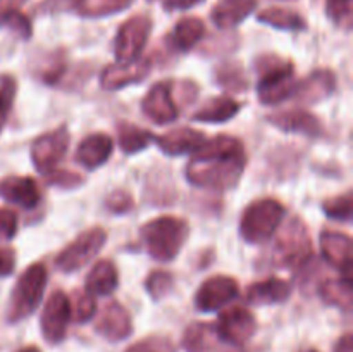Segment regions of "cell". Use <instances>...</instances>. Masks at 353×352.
Masks as SVG:
<instances>
[{"mask_svg":"<svg viewBox=\"0 0 353 352\" xmlns=\"http://www.w3.org/2000/svg\"><path fill=\"white\" fill-rule=\"evenodd\" d=\"M247 166L243 144L230 135L207 138L186 166V179L209 190H231L240 183Z\"/></svg>","mask_w":353,"mask_h":352,"instance_id":"1","label":"cell"},{"mask_svg":"<svg viewBox=\"0 0 353 352\" xmlns=\"http://www.w3.org/2000/svg\"><path fill=\"white\" fill-rule=\"evenodd\" d=\"M140 237L152 259L169 262L188 238V223L176 216H159L141 226Z\"/></svg>","mask_w":353,"mask_h":352,"instance_id":"2","label":"cell"},{"mask_svg":"<svg viewBox=\"0 0 353 352\" xmlns=\"http://www.w3.org/2000/svg\"><path fill=\"white\" fill-rule=\"evenodd\" d=\"M259 72L257 93L264 106H278L293 97L296 88L295 68L292 62L283 61L278 55H262L255 61Z\"/></svg>","mask_w":353,"mask_h":352,"instance_id":"3","label":"cell"},{"mask_svg":"<svg viewBox=\"0 0 353 352\" xmlns=\"http://www.w3.org/2000/svg\"><path fill=\"white\" fill-rule=\"evenodd\" d=\"M47 280L48 271L43 262H34L24 269L10 293L7 321L19 323L34 313V309L40 306L41 299H43Z\"/></svg>","mask_w":353,"mask_h":352,"instance_id":"4","label":"cell"},{"mask_svg":"<svg viewBox=\"0 0 353 352\" xmlns=\"http://www.w3.org/2000/svg\"><path fill=\"white\" fill-rule=\"evenodd\" d=\"M286 207L276 199H261L243 211L240 219V235L248 244H264L274 237L285 219Z\"/></svg>","mask_w":353,"mask_h":352,"instance_id":"5","label":"cell"},{"mask_svg":"<svg viewBox=\"0 0 353 352\" xmlns=\"http://www.w3.org/2000/svg\"><path fill=\"white\" fill-rule=\"evenodd\" d=\"M314 255L309 230L300 217L285 224L274 244L272 259L279 268H300Z\"/></svg>","mask_w":353,"mask_h":352,"instance_id":"6","label":"cell"},{"mask_svg":"<svg viewBox=\"0 0 353 352\" xmlns=\"http://www.w3.org/2000/svg\"><path fill=\"white\" fill-rule=\"evenodd\" d=\"M107 233L103 228L95 226L76 237L61 254L55 257V266L62 273H72L88 264L105 245Z\"/></svg>","mask_w":353,"mask_h":352,"instance_id":"7","label":"cell"},{"mask_svg":"<svg viewBox=\"0 0 353 352\" xmlns=\"http://www.w3.org/2000/svg\"><path fill=\"white\" fill-rule=\"evenodd\" d=\"M152 31V21L147 16L130 17L121 24L114 40V54L117 62H133L141 59L145 45Z\"/></svg>","mask_w":353,"mask_h":352,"instance_id":"8","label":"cell"},{"mask_svg":"<svg viewBox=\"0 0 353 352\" xmlns=\"http://www.w3.org/2000/svg\"><path fill=\"white\" fill-rule=\"evenodd\" d=\"M69 141H71V135L65 126H59L38 137L30 150L34 169L40 171L41 175H48L50 171L57 169V164L68 152Z\"/></svg>","mask_w":353,"mask_h":352,"instance_id":"9","label":"cell"},{"mask_svg":"<svg viewBox=\"0 0 353 352\" xmlns=\"http://www.w3.org/2000/svg\"><path fill=\"white\" fill-rule=\"evenodd\" d=\"M72 320L71 300L62 290H55L45 302L40 317L41 335L48 344H59L68 333L69 321Z\"/></svg>","mask_w":353,"mask_h":352,"instance_id":"10","label":"cell"},{"mask_svg":"<svg viewBox=\"0 0 353 352\" xmlns=\"http://www.w3.org/2000/svg\"><path fill=\"white\" fill-rule=\"evenodd\" d=\"M214 328L219 340L240 347L254 337L257 330V321L250 311L241 306H234L219 314V320Z\"/></svg>","mask_w":353,"mask_h":352,"instance_id":"11","label":"cell"},{"mask_svg":"<svg viewBox=\"0 0 353 352\" xmlns=\"http://www.w3.org/2000/svg\"><path fill=\"white\" fill-rule=\"evenodd\" d=\"M240 293V285L234 278L216 275L207 278L195 293V307L202 313H214L234 300Z\"/></svg>","mask_w":353,"mask_h":352,"instance_id":"12","label":"cell"},{"mask_svg":"<svg viewBox=\"0 0 353 352\" xmlns=\"http://www.w3.org/2000/svg\"><path fill=\"white\" fill-rule=\"evenodd\" d=\"M141 110L155 124H169L178 119L179 107L172 99V83H155L141 100Z\"/></svg>","mask_w":353,"mask_h":352,"instance_id":"13","label":"cell"},{"mask_svg":"<svg viewBox=\"0 0 353 352\" xmlns=\"http://www.w3.org/2000/svg\"><path fill=\"white\" fill-rule=\"evenodd\" d=\"M321 252L330 266L341 273V276L352 278L353 255H352V238L340 231L326 230L319 237Z\"/></svg>","mask_w":353,"mask_h":352,"instance_id":"14","label":"cell"},{"mask_svg":"<svg viewBox=\"0 0 353 352\" xmlns=\"http://www.w3.org/2000/svg\"><path fill=\"white\" fill-rule=\"evenodd\" d=\"M133 0H48L43 7L48 9H64L78 14L81 17H105L123 12L131 6Z\"/></svg>","mask_w":353,"mask_h":352,"instance_id":"15","label":"cell"},{"mask_svg":"<svg viewBox=\"0 0 353 352\" xmlns=\"http://www.w3.org/2000/svg\"><path fill=\"white\" fill-rule=\"evenodd\" d=\"M95 330L100 337L109 342H121L128 338L133 331L130 313L119 302H109L100 313L95 323Z\"/></svg>","mask_w":353,"mask_h":352,"instance_id":"16","label":"cell"},{"mask_svg":"<svg viewBox=\"0 0 353 352\" xmlns=\"http://www.w3.org/2000/svg\"><path fill=\"white\" fill-rule=\"evenodd\" d=\"M150 72V62L145 59H138L133 62H116L107 66L100 76V86L103 90H121L133 83H140Z\"/></svg>","mask_w":353,"mask_h":352,"instance_id":"17","label":"cell"},{"mask_svg":"<svg viewBox=\"0 0 353 352\" xmlns=\"http://www.w3.org/2000/svg\"><path fill=\"white\" fill-rule=\"evenodd\" d=\"M269 123L285 133H300L305 137L316 138L323 135V124L319 117L305 109L279 110L268 117Z\"/></svg>","mask_w":353,"mask_h":352,"instance_id":"18","label":"cell"},{"mask_svg":"<svg viewBox=\"0 0 353 352\" xmlns=\"http://www.w3.org/2000/svg\"><path fill=\"white\" fill-rule=\"evenodd\" d=\"M0 197L23 209H34L40 204L41 192L30 176H6L0 179Z\"/></svg>","mask_w":353,"mask_h":352,"instance_id":"19","label":"cell"},{"mask_svg":"<svg viewBox=\"0 0 353 352\" xmlns=\"http://www.w3.org/2000/svg\"><path fill=\"white\" fill-rule=\"evenodd\" d=\"M207 137L199 130L193 128H176V130L168 131L162 137L155 138L159 148L169 157H178V155L195 154L203 144Z\"/></svg>","mask_w":353,"mask_h":352,"instance_id":"20","label":"cell"},{"mask_svg":"<svg viewBox=\"0 0 353 352\" xmlns=\"http://www.w3.org/2000/svg\"><path fill=\"white\" fill-rule=\"evenodd\" d=\"M114 141L105 133H93L83 138L76 150V161L86 169H97L105 164L112 155Z\"/></svg>","mask_w":353,"mask_h":352,"instance_id":"21","label":"cell"},{"mask_svg":"<svg viewBox=\"0 0 353 352\" xmlns=\"http://www.w3.org/2000/svg\"><path fill=\"white\" fill-rule=\"evenodd\" d=\"M336 88V76L330 69H317L303 81L296 83L293 97L303 104H316L330 97Z\"/></svg>","mask_w":353,"mask_h":352,"instance_id":"22","label":"cell"},{"mask_svg":"<svg viewBox=\"0 0 353 352\" xmlns=\"http://www.w3.org/2000/svg\"><path fill=\"white\" fill-rule=\"evenodd\" d=\"M257 7V0H219L212 9L214 24L219 30H231L243 23Z\"/></svg>","mask_w":353,"mask_h":352,"instance_id":"23","label":"cell"},{"mask_svg":"<svg viewBox=\"0 0 353 352\" xmlns=\"http://www.w3.org/2000/svg\"><path fill=\"white\" fill-rule=\"evenodd\" d=\"M292 295V286L286 280L271 276L262 282L252 283L247 290V300L255 306H269V304H281Z\"/></svg>","mask_w":353,"mask_h":352,"instance_id":"24","label":"cell"},{"mask_svg":"<svg viewBox=\"0 0 353 352\" xmlns=\"http://www.w3.org/2000/svg\"><path fill=\"white\" fill-rule=\"evenodd\" d=\"M119 285V273L109 259L95 262L85 278V292L90 295H109Z\"/></svg>","mask_w":353,"mask_h":352,"instance_id":"25","label":"cell"},{"mask_svg":"<svg viewBox=\"0 0 353 352\" xmlns=\"http://www.w3.org/2000/svg\"><path fill=\"white\" fill-rule=\"evenodd\" d=\"M241 109V104L236 102L233 97L230 95H219L214 99L207 100L195 114H193V121L199 123H210V124H221L226 121L233 119Z\"/></svg>","mask_w":353,"mask_h":352,"instance_id":"26","label":"cell"},{"mask_svg":"<svg viewBox=\"0 0 353 352\" xmlns=\"http://www.w3.org/2000/svg\"><path fill=\"white\" fill-rule=\"evenodd\" d=\"M205 35V24L199 17H183L176 23L169 43L172 48L179 52H188L199 43Z\"/></svg>","mask_w":353,"mask_h":352,"instance_id":"27","label":"cell"},{"mask_svg":"<svg viewBox=\"0 0 353 352\" xmlns=\"http://www.w3.org/2000/svg\"><path fill=\"white\" fill-rule=\"evenodd\" d=\"M117 141H119L121 150L131 155L145 150L152 141H155V137L152 131L123 121V123L117 124Z\"/></svg>","mask_w":353,"mask_h":352,"instance_id":"28","label":"cell"},{"mask_svg":"<svg viewBox=\"0 0 353 352\" xmlns=\"http://www.w3.org/2000/svg\"><path fill=\"white\" fill-rule=\"evenodd\" d=\"M319 295L330 306L348 313L352 309V278L341 276L338 280H327L319 286Z\"/></svg>","mask_w":353,"mask_h":352,"instance_id":"29","label":"cell"},{"mask_svg":"<svg viewBox=\"0 0 353 352\" xmlns=\"http://www.w3.org/2000/svg\"><path fill=\"white\" fill-rule=\"evenodd\" d=\"M257 19L261 23L269 24L278 30H288V31H299L305 30L307 23L299 12L290 9H283V7H268L262 12H259Z\"/></svg>","mask_w":353,"mask_h":352,"instance_id":"30","label":"cell"},{"mask_svg":"<svg viewBox=\"0 0 353 352\" xmlns=\"http://www.w3.org/2000/svg\"><path fill=\"white\" fill-rule=\"evenodd\" d=\"M216 337V328L209 323H192L183 335V347L188 352H202L209 349L212 338Z\"/></svg>","mask_w":353,"mask_h":352,"instance_id":"31","label":"cell"},{"mask_svg":"<svg viewBox=\"0 0 353 352\" xmlns=\"http://www.w3.org/2000/svg\"><path fill=\"white\" fill-rule=\"evenodd\" d=\"M216 79L228 92H243L248 88L247 76H245L243 68L238 62L221 64L216 71Z\"/></svg>","mask_w":353,"mask_h":352,"instance_id":"32","label":"cell"},{"mask_svg":"<svg viewBox=\"0 0 353 352\" xmlns=\"http://www.w3.org/2000/svg\"><path fill=\"white\" fill-rule=\"evenodd\" d=\"M0 26L9 28L10 31H14L17 37L24 38V40H28L31 37V33H33L31 21L21 10H17L16 7L0 9Z\"/></svg>","mask_w":353,"mask_h":352,"instance_id":"33","label":"cell"},{"mask_svg":"<svg viewBox=\"0 0 353 352\" xmlns=\"http://www.w3.org/2000/svg\"><path fill=\"white\" fill-rule=\"evenodd\" d=\"M16 92V78L12 75H0V133H2L7 117L10 114V109H12Z\"/></svg>","mask_w":353,"mask_h":352,"instance_id":"34","label":"cell"},{"mask_svg":"<svg viewBox=\"0 0 353 352\" xmlns=\"http://www.w3.org/2000/svg\"><path fill=\"white\" fill-rule=\"evenodd\" d=\"M323 211L326 213L327 217L334 221H343V223H348L352 219L353 213V200L352 193H345V195L333 197V199H327L326 202L323 204Z\"/></svg>","mask_w":353,"mask_h":352,"instance_id":"35","label":"cell"},{"mask_svg":"<svg viewBox=\"0 0 353 352\" xmlns=\"http://www.w3.org/2000/svg\"><path fill=\"white\" fill-rule=\"evenodd\" d=\"M172 286H174V278H172L171 273L161 271V269L152 271L147 282H145V289H147L148 295L154 300H161L165 295H169Z\"/></svg>","mask_w":353,"mask_h":352,"instance_id":"36","label":"cell"},{"mask_svg":"<svg viewBox=\"0 0 353 352\" xmlns=\"http://www.w3.org/2000/svg\"><path fill=\"white\" fill-rule=\"evenodd\" d=\"M126 352H176V349L168 337L152 335V337L141 338L137 344L130 345Z\"/></svg>","mask_w":353,"mask_h":352,"instance_id":"37","label":"cell"},{"mask_svg":"<svg viewBox=\"0 0 353 352\" xmlns=\"http://www.w3.org/2000/svg\"><path fill=\"white\" fill-rule=\"evenodd\" d=\"M72 309V320L76 323H88L93 316L97 314V300L95 297L90 295V293H81L78 295V300L74 302V306L71 304Z\"/></svg>","mask_w":353,"mask_h":352,"instance_id":"38","label":"cell"},{"mask_svg":"<svg viewBox=\"0 0 353 352\" xmlns=\"http://www.w3.org/2000/svg\"><path fill=\"white\" fill-rule=\"evenodd\" d=\"M353 0H326V12L340 26H350Z\"/></svg>","mask_w":353,"mask_h":352,"instance_id":"39","label":"cell"},{"mask_svg":"<svg viewBox=\"0 0 353 352\" xmlns=\"http://www.w3.org/2000/svg\"><path fill=\"white\" fill-rule=\"evenodd\" d=\"M45 179H47L48 185L61 186V188H76L78 185H81L83 178L79 175L72 171H59V169H54L48 175H45Z\"/></svg>","mask_w":353,"mask_h":352,"instance_id":"40","label":"cell"},{"mask_svg":"<svg viewBox=\"0 0 353 352\" xmlns=\"http://www.w3.org/2000/svg\"><path fill=\"white\" fill-rule=\"evenodd\" d=\"M105 207L114 214H124L133 209V197L126 190H116L107 197Z\"/></svg>","mask_w":353,"mask_h":352,"instance_id":"41","label":"cell"},{"mask_svg":"<svg viewBox=\"0 0 353 352\" xmlns=\"http://www.w3.org/2000/svg\"><path fill=\"white\" fill-rule=\"evenodd\" d=\"M17 233V216L14 211L0 207V240H12Z\"/></svg>","mask_w":353,"mask_h":352,"instance_id":"42","label":"cell"},{"mask_svg":"<svg viewBox=\"0 0 353 352\" xmlns=\"http://www.w3.org/2000/svg\"><path fill=\"white\" fill-rule=\"evenodd\" d=\"M14 266H16L14 252L9 251V248L0 247V278L2 276H9L14 271Z\"/></svg>","mask_w":353,"mask_h":352,"instance_id":"43","label":"cell"},{"mask_svg":"<svg viewBox=\"0 0 353 352\" xmlns=\"http://www.w3.org/2000/svg\"><path fill=\"white\" fill-rule=\"evenodd\" d=\"M203 0H162V7H164L168 12H172V10H186L192 9V7L199 6Z\"/></svg>","mask_w":353,"mask_h":352,"instance_id":"44","label":"cell"},{"mask_svg":"<svg viewBox=\"0 0 353 352\" xmlns=\"http://www.w3.org/2000/svg\"><path fill=\"white\" fill-rule=\"evenodd\" d=\"M334 352H353V344H352V333L343 335V337L338 340Z\"/></svg>","mask_w":353,"mask_h":352,"instance_id":"45","label":"cell"},{"mask_svg":"<svg viewBox=\"0 0 353 352\" xmlns=\"http://www.w3.org/2000/svg\"><path fill=\"white\" fill-rule=\"evenodd\" d=\"M17 352H40V349L30 345V347H24V349H21V351H17Z\"/></svg>","mask_w":353,"mask_h":352,"instance_id":"46","label":"cell"},{"mask_svg":"<svg viewBox=\"0 0 353 352\" xmlns=\"http://www.w3.org/2000/svg\"><path fill=\"white\" fill-rule=\"evenodd\" d=\"M302 352H317V351H314V349H307V351H302Z\"/></svg>","mask_w":353,"mask_h":352,"instance_id":"47","label":"cell"},{"mask_svg":"<svg viewBox=\"0 0 353 352\" xmlns=\"http://www.w3.org/2000/svg\"><path fill=\"white\" fill-rule=\"evenodd\" d=\"M150 2H152V0H150Z\"/></svg>","mask_w":353,"mask_h":352,"instance_id":"48","label":"cell"}]
</instances>
